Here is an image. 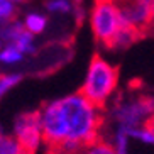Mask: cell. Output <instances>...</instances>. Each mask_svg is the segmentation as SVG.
<instances>
[{
  "mask_svg": "<svg viewBox=\"0 0 154 154\" xmlns=\"http://www.w3.org/2000/svg\"><path fill=\"white\" fill-rule=\"evenodd\" d=\"M12 4H15V5H20V4H26V2H29V0H10Z\"/></svg>",
  "mask_w": 154,
  "mask_h": 154,
  "instance_id": "obj_17",
  "label": "cell"
},
{
  "mask_svg": "<svg viewBox=\"0 0 154 154\" xmlns=\"http://www.w3.org/2000/svg\"><path fill=\"white\" fill-rule=\"evenodd\" d=\"M88 22L95 41L100 46L110 49L115 36L122 27L119 4L115 0H93Z\"/></svg>",
  "mask_w": 154,
  "mask_h": 154,
  "instance_id": "obj_4",
  "label": "cell"
},
{
  "mask_svg": "<svg viewBox=\"0 0 154 154\" xmlns=\"http://www.w3.org/2000/svg\"><path fill=\"white\" fill-rule=\"evenodd\" d=\"M22 73H0V100L22 82Z\"/></svg>",
  "mask_w": 154,
  "mask_h": 154,
  "instance_id": "obj_11",
  "label": "cell"
},
{
  "mask_svg": "<svg viewBox=\"0 0 154 154\" xmlns=\"http://www.w3.org/2000/svg\"><path fill=\"white\" fill-rule=\"evenodd\" d=\"M125 132H127V136L131 137V140H136L139 144L154 147V132L151 131L147 125H139V127H132V129H125Z\"/></svg>",
  "mask_w": 154,
  "mask_h": 154,
  "instance_id": "obj_10",
  "label": "cell"
},
{
  "mask_svg": "<svg viewBox=\"0 0 154 154\" xmlns=\"http://www.w3.org/2000/svg\"><path fill=\"white\" fill-rule=\"evenodd\" d=\"M80 154H117V152L113 149V146L109 142V139L100 137V139L95 140L93 144L86 146Z\"/></svg>",
  "mask_w": 154,
  "mask_h": 154,
  "instance_id": "obj_13",
  "label": "cell"
},
{
  "mask_svg": "<svg viewBox=\"0 0 154 154\" xmlns=\"http://www.w3.org/2000/svg\"><path fill=\"white\" fill-rule=\"evenodd\" d=\"M151 32H154V0H152V10H151Z\"/></svg>",
  "mask_w": 154,
  "mask_h": 154,
  "instance_id": "obj_16",
  "label": "cell"
},
{
  "mask_svg": "<svg viewBox=\"0 0 154 154\" xmlns=\"http://www.w3.org/2000/svg\"><path fill=\"white\" fill-rule=\"evenodd\" d=\"M146 125H147V127L151 129V131L154 132V112L151 113V117H149V120H147V124H146Z\"/></svg>",
  "mask_w": 154,
  "mask_h": 154,
  "instance_id": "obj_15",
  "label": "cell"
},
{
  "mask_svg": "<svg viewBox=\"0 0 154 154\" xmlns=\"http://www.w3.org/2000/svg\"><path fill=\"white\" fill-rule=\"evenodd\" d=\"M26 154H36L42 147V131L37 110H27L15 115L12 122V134Z\"/></svg>",
  "mask_w": 154,
  "mask_h": 154,
  "instance_id": "obj_5",
  "label": "cell"
},
{
  "mask_svg": "<svg viewBox=\"0 0 154 154\" xmlns=\"http://www.w3.org/2000/svg\"><path fill=\"white\" fill-rule=\"evenodd\" d=\"M20 22H22L24 29L32 34V36H41L48 31L49 27V15L42 12V10H27L24 17L20 19Z\"/></svg>",
  "mask_w": 154,
  "mask_h": 154,
  "instance_id": "obj_8",
  "label": "cell"
},
{
  "mask_svg": "<svg viewBox=\"0 0 154 154\" xmlns=\"http://www.w3.org/2000/svg\"><path fill=\"white\" fill-rule=\"evenodd\" d=\"M115 2H117V4H122V2H127V0H115Z\"/></svg>",
  "mask_w": 154,
  "mask_h": 154,
  "instance_id": "obj_18",
  "label": "cell"
},
{
  "mask_svg": "<svg viewBox=\"0 0 154 154\" xmlns=\"http://www.w3.org/2000/svg\"><path fill=\"white\" fill-rule=\"evenodd\" d=\"M37 112L48 154H80L103 137L105 112L80 91L49 100Z\"/></svg>",
  "mask_w": 154,
  "mask_h": 154,
  "instance_id": "obj_1",
  "label": "cell"
},
{
  "mask_svg": "<svg viewBox=\"0 0 154 154\" xmlns=\"http://www.w3.org/2000/svg\"><path fill=\"white\" fill-rule=\"evenodd\" d=\"M17 19V5L10 0H0V26Z\"/></svg>",
  "mask_w": 154,
  "mask_h": 154,
  "instance_id": "obj_14",
  "label": "cell"
},
{
  "mask_svg": "<svg viewBox=\"0 0 154 154\" xmlns=\"http://www.w3.org/2000/svg\"><path fill=\"white\" fill-rule=\"evenodd\" d=\"M44 9L48 15H73L78 22L83 17L82 0H46Z\"/></svg>",
  "mask_w": 154,
  "mask_h": 154,
  "instance_id": "obj_7",
  "label": "cell"
},
{
  "mask_svg": "<svg viewBox=\"0 0 154 154\" xmlns=\"http://www.w3.org/2000/svg\"><path fill=\"white\" fill-rule=\"evenodd\" d=\"M0 154H26L14 137L0 127Z\"/></svg>",
  "mask_w": 154,
  "mask_h": 154,
  "instance_id": "obj_12",
  "label": "cell"
},
{
  "mask_svg": "<svg viewBox=\"0 0 154 154\" xmlns=\"http://www.w3.org/2000/svg\"><path fill=\"white\" fill-rule=\"evenodd\" d=\"M26 59V54L19 49L17 46H14L12 42L5 44L4 48H0V64L2 66H17Z\"/></svg>",
  "mask_w": 154,
  "mask_h": 154,
  "instance_id": "obj_9",
  "label": "cell"
},
{
  "mask_svg": "<svg viewBox=\"0 0 154 154\" xmlns=\"http://www.w3.org/2000/svg\"><path fill=\"white\" fill-rule=\"evenodd\" d=\"M105 110V120L109 119L112 127L132 129L146 125L154 112V95L136 90L131 93H120L119 97H113Z\"/></svg>",
  "mask_w": 154,
  "mask_h": 154,
  "instance_id": "obj_3",
  "label": "cell"
},
{
  "mask_svg": "<svg viewBox=\"0 0 154 154\" xmlns=\"http://www.w3.org/2000/svg\"><path fill=\"white\" fill-rule=\"evenodd\" d=\"M119 88V69L115 64L95 54L90 59V64L86 68L85 80L82 83L80 93L86 100H90L98 109L105 110L109 103L113 100Z\"/></svg>",
  "mask_w": 154,
  "mask_h": 154,
  "instance_id": "obj_2",
  "label": "cell"
},
{
  "mask_svg": "<svg viewBox=\"0 0 154 154\" xmlns=\"http://www.w3.org/2000/svg\"><path fill=\"white\" fill-rule=\"evenodd\" d=\"M122 24L139 32L140 37L151 34V10L152 0H127L119 4Z\"/></svg>",
  "mask_w": 154,
  "mask_h": 154,
  "instance_id": "obj_6",
  "label": "cell"
}]
</instances>
